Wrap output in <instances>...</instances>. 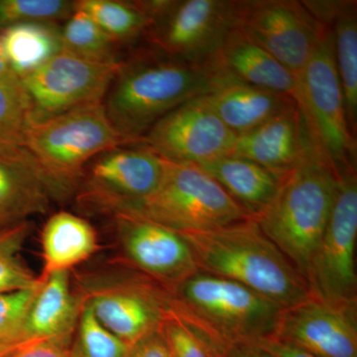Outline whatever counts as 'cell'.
Returning <instances> with one entry per match:
<instances>
[{
    "label": "cell",
    "instance_id": "6da1fadb",
    "mask_svg": "<svg viewBox=\"0 0 357 357\" xmlns=\"http://www.w3.org/2000/svg\"><path fill=\"white\" fill-rule=\"evenodd\" d=\"M227 76L211 66L161 56L121 63L103 102L112 126L128 144L139 143L164 115L208 95Z\"/></svg>",
    "mask_w": 357,
    "mask_h": 357
},
{
    "label": "cell",
    "instance_id": "7a4b0ae2",
    "mask_svg": "<svg viewBox=\"0 0 357 357\" xmlns=\"http://www.w3.org/2000/svg\"><path fill=\"white\" fill-rule=\"evenodd\" d=\"M180 234L199 272L241 284L282 309L310 297L306 279L252 218Z\"/></svg>",
    "mask_w": 357,
    "mask_h": 357
},
{
    "label": "cell",
    "instance_id": "3957f363",
    "mask_svg": "<svg viewBox=\"0 0 357 357\" xmlns=\"http://www.w3.org/2000/svg\"><path fill=\"white\" fill-rule=\"evenodd\" d=\"M340 185V174L321 152H316L282 177L271 203L252 218L305 279Z\"/></svg>",
    "mask_w": 357,
    "mask_h": 357
},
{
    "label": "cell",
    "instance_id": "277c9868",
    "mask_svg": "<svg viewBox=\"0 0 357 357\" xmlns=\"http://www.w3.org/2000/svg\"><path fill=\"white\" fill-rule=\"evenodd\" d=\"M126 144L107 117L103 103L31 121L24 141L54 199H66L79 189L89 161Z\"/></svg>",
    "mask_w": 357,
    "mask_h": 357
},
{
    "label": "cell",
    "instance_id": "5b68a950",
    "mask_svg": "<svg viewBox=\"0 0 357 357\" xmlns=\"http://www.w3.org/2000/svg\"><path fill=\"white\" fill-rule=\"evenodd\" d=\"M172 307L227 354L232 345L271 337L282 307L229 279L199 272L173 291Z\"/></svg>",
    "mask_w": 357,
    "mask_h": 357
},
{
    "label": "cell",
    "instance_id": "8992f818",
    "mask_svg": "<svg viewBox=\"0 0 357 357\" xmlns=\"http://www.w3.org/2000/svg\"><path fill=\"white\" fill-rule=\"evenodd\" d=\"M121 213L146 218L178 234L206 231L251 218L198 166L168 161L157 189L116 213Z\"/></svg>",
    "mask_w": 357,
    "mask_h": 357
},
{
    "label": "cell",
    "instance_id": "52a82bcc",
    "mask_svg": "<svg viewBox=\"0 0 357 357\" xmlns=\"http://www.w3.org/2000/svg\"><path fill=\"white\" fill-rule=\"evenodd\" d=\"M297 86L298 107L321 153L338 174L356 170V139L347 121L328 26L321 32Z\"/></svg>",
    "mask_w": 357,
    "mask_h": 357
},
{
    "label": "cell",
    "instance_id": "ba28073f",
    "mask_svg": "<svg viewBox=\"0 0 357 357\" xmlns=\"http://www.w3.org/2000/svg\"><path fill=\"white\" fill-rule=\"evenodd\" d=\"M153 23L147 35L167 57L208 66L238 28L241 0H143Z\"/></svg>",
    "mask_w": 357,
    "mask_h": 357
},
{
    "label": "cell",
    "instance_id": "9c48e42d",
    "mask_svg": "<svg viewBox=\"0 0 357 357\" xmlns=\"http://www.w3.org/2000/svg\"><path fill=\"white\" fill-rule=\"evenodd\" d=\"M115 276L81 284L82 301L100 324L128 347L160 330L173 303V292L126 264Z\"/></svg>",
    "mask_w": 357,
    "mask_h": 357
},
{
    "label": "cell",
    "instance_id": "30bf717a",
    "mask_svg": "<svg viewBox=\"0 0 357 357\" xmlns=\"http://www.w3.org/2000/svg\"><path fill=\"white\" fill-rule=\"evenodd\" d=\"M356 170L340 174L332 215L307 266L310 296L332 304L357 306Z\"/></svg>",
    "mask_w": 357,
    "mask_h": 357
},
{
    "label": "cell",
    "instance_id": "8fae6325",
    "mask_svg": "<svg viewBox=\"0 0 357 357\" xmlns=\"http://www.w3.org/2000/svg\"><path fill=\"white\" fill-rule=\"evenodd\" d=\"M165 160L141 144H126L96 156L79 185V204L89 211L115 215L157 189Z\"/></svg>",
    "mask_w": 357,
    "mask_h": 357
},
{
    "label": "cell",
    "instance_id": "7c38bea8",
    "mask_svg": "<svg viewBox=\"0 0 357 357\" xmlns=\"http://www.w3.org/2000/svg\"><path fill=\"white\" fill-rule=\"evenodd\" d=\"M121 65L88 60L63 49L20 79L31 103V121L103 103Z\"/></svg>",
    "mask_w": 357,
    "mask_h": 357
},
{
    "label": "cell",
    "instance_id": "4fadbf2b",
    "mask_svg": "<svg viewBox=\"0 0 357 357\" xmlns=\"http://www.w3.org/2000/svg\"><path fill=\"white\" fill-rule=\"evenodd\" d=\"M325 27L303 1L241 0L239 29L273 56L296 83Z\"/></svg>",
    "mask_w": 357,
    "mask_h": 357
},
{
    "label": "cell",
    "instance_id": "5bb4252c",
    "mask_svg": "<svg viewBox=\"0 0 357 357\" xmlns=\"http://www.w3.org/2000/svg\"><path fill=\"white\" fill-rule=\"evenodd\" d=\"M236 139L201 96L164 115L139 143L171 163L202 165L231 154Z\"/></svg>",
    "mask_w": 357,
    "mask_h": 357
},
{
    "label": "cell",
    "instance_id": "9a60e30c",
    "mask_svg": "<svg viewBox=\"0 0 357 357\" xmlns=\"http://www.w3.org/2000/svg\"><path fill=\"white\" fill-rule=\"evenodd\" d=\"M114 218L129 266L172 292L199 273L191 249L178 232L130 213H115Z\"/></svg>",
    "mask_w": 357,
    "mask_h": 357
},
{
    "label": "cell",
    "instance_id": "2e32d148",
    "mask_svg": "<svg viewBox=\"0 0 357 357\" xmlns=\"http://www.w3.org/2000/svg\"><path fill=\"white\" fill-rule=\"evenodd\" d=\"M318 357H357V306L310 296L282 310L271 335Z\"/></svg>",
    "mask_w": 357,
    "mask_h": 357
},
{
    "label": "cell",
    "instance_id": "e0dca14e",
    "mask_svg": "<svg viewBox=\"0 0 357 357\" xmlns=\"http://www.w3.org/2000/svg\"><path fill=\"white\" fill-rule=\"evenodd\" d=\"M316 152L321 150L297 107L236 136L230 155L250 160L283 177Z\"/></svg>",
    "mask_w": 357,
    "mask_h": 357
},
{
    "label": "cell",
    "instance_id": "ac0fdd59",
    "mask_svg": "<svg viewBox=\"0 0 357 357\" xmlns=\"http://www.w3.org/2000/svg\"><path fill=\"white\" fill-rule=\"evenodd\" d=\"M50 188L27 149L0 146V229L46 213Z\"/></svg>",
    "mask_w": 357,
    "mask_h": 357
},
{
    "label": "cell",
    "instance_id": "d6986e66",
    "mask_svg": "<svg viewBox=\"0 0 357 357\" xmlns=\"http://www.w3.org/2000/svg\"><path fill=\"white\" fill-rule=\"evenodd\" d=\"M204 100L236 136L298 107L289 96L227 77Z\"/></svg>",
    "mask_w": 357,
    "mask_h": 357
},
{
    "label": "cell",
    "instance_id": "ffe728a7",
    "mask_svg": "<svg viewBox=\"0 0 357 357\" xmlns=\"http://www.w3.org/2000/svg\"><path fill=\"white\" fill-rule=\"evenodd\" d=\"M208 66L236 81L283 93L297 102V83L291 73L239 28L230 33Z\"/></svg>",
    "mask_w": 357,
    "mask_h": 357
},
{
    "label": "cell",
    "instance_id": "44dd1931",
    "mask_svg": "<svg viewBox=\"0 0 357 357\" xmlns=\"http://www.w3.org/2000/svg\"><path fill=\"white\" fill-rule=\"evenodd\" d=\"M41 281L24 326V340H49L70 345L83 309L70 286V271L56 272Z\"/></svg>",
    "mask_w": 357,
    "mask_h": 357
},
{
    "label": "cell",
    "instance_id": "7402d4cb",
    "mask_svg": "<svg viewBox=\"0 0 357 357\" xmlns=\"http://www.w3.org/2000/svg\"><path fill=\"white\" fill-rule=\"evenodd\" d=\"M319 22L331 28L333 54L344 93L347 121L356 136L357 126L356 1H303Z\"/></svg>",
    "mask_w": 357,
    "mask_h": 357
},
{
    "label": "cell",
    "instance_id": "603a6c76",
    "mask_svg": "<svg viewBox=\"0 0 357 357\" xmlns=\"http://www.w3.org/2000/svg\"><path fill=\"white\" fill-rule=\"evenodd\" d=\"M197 166L211 176L251 218L271 203L282 178L259 164L232 155Z\"/></svg>",
    "mask_w": 357,
    "mask_h": 357
},
{
    "label": "cell",
    "instance_id": "cb8c5ba5",
    "mask_svg": "<svg viewBox=\"0 0 357 357\" xmlns=\"http://www.w3.org/2000/svg\"><path fill=\"white\" fill-rule=\"evenodd\" d=\"M44 269L40 280L89 259L98 250V241L93 225L74 213H55L44 225L41 236Z\"/></svg>",
    "mask_w": 357,
    "mask_h": 357
},
{
    "label": "cell",
    "instance_id": "d4e9b609",
    "mask_svg": "<svg viewBox=\"0 0 357 357\" xmlns=\"http://www.w3.org/2000/svg\"><path fill=\"white\" fill-rule=\"evenodd\" d=\"M9 67L18 79L28 76L63 50L57 23L31 22L0 31Z\"/></svg>",
    "mask_w": 357,
    "mask_h": 357
},
{
    "label": "cell",
    "instance_id": "484cf974",
    "mask_svg": "<svg viewBox=\"0 0 357 357\" xmlns=\"http://www.w3.org/2000/svg\"><path fill=\"white\" fill-rule=\"evenodd\" d=\"M74 6L95 21L115 43L132 41L147 34L153 23L142 0H77Z\"/></svg>",
    "mask_w": 357,
    "mask_h": 357
},
{
    "label": "cell",
    "instance_id": "4316f807",
    "mask_svg": "<svg viewBox=\"0 0 357 357\" xmlns=\"http://www.w3.org/2000/svg\"><path fill=\"white\" fill-rule=\"evenodd\" d=\"M63 49L100 63L119 62L115 57L114 40L83 11L76 10L61 28Z\"/></svg>",
    "mask_w": 357,
    "mask_h": 357
},
{
    "label": "cell",
    "instance_id": "83f0119b",
    "mask_svg": "<svg viewBox=\"0 0 357 357\" xmlns=\"http://www.w3.org/2000/svg\"><path fill=\"white\" fill-rule=\"evenodd\" d=\"M30 229L29 222L0 229V294L35 288L41 284L20 256Z\"/></svg>",
    "mask_w": 357,
    "mask_h": 357
},
{
    "label": "cell",
    "instance_id": "f1b7e54d",
    "mask_svg": "<svg viewBox=\"0 0 357 357\" xmlns=\"http://www.w3.org/2000/svg\"><path fill=\"white\" fill-rule=\"evenodd\" d=\"M159 331L171 357H225V351L208 333L173 307Z\"/></svg>",
    "mask_w": 357,
    "mask_h": 357
},
{
    "label": "cell",
    "instance_id": "f546056e",
    "mask_svg": "<svg viewBox=\"0 0 357 357\" xmlns=\"http://www.w3.org/2000/svg\"><path fill=\"white\" fill-rule=\"evenodd\" d=\"M31 103L18 79L0 77V146L24 147Z\"/></svg>",
    "mask_w": 357,
    "mask_h": 357
},
{
    "label": "cell",
    "instance_id": "4dcf8cb0",
    "mask_svg": "<svg viewBox=\"0 0 357 357\" xmlns=\"http://www.w3.org/2000/svg\"><path fill=\"white\" fill-rule=\"evenodd\" d=\"M70 357H126L129 347L109 332L83 303Z\"/></svg>",
    "mask_w": 357,
    "mask_h": 357
},
{
    "label": "cell",
    "instance_id": "1f68e13d",
    "mask_svg": "<svg viewBox=\"0 0 357 357\" xmlns=\"http://www.w3.org/2000/svg\"><path fill=\"white\" fill-rule=\"evenodd\" d=\"M74 9V1L68 0H0V31L24 23L67 20Z\"/></svg>",
    "mask_w": 357,
    "mask_h": 357
},
{
    "label": "cell",
    "instance_id": "d6a6232c",
    "mask_svg": "<svg viewBox=\"0 0 357 357\" xmlns=\"http://www.w3.org/2000/svg\"><path fill=\"white\" fill-rule=\"evenodd\" d=\"M40 285L0 294V347H13L25 342L26 318Z\"/></svg>",
    "mask_w": 357,
    "mask_h": 357
},
{
    "label": "cell",
    "instance_id": "836d02e7",
    "mask_svg": "<svg viewBox=\"0 0 357 357\" xmlns=\"http://www.w3.org/2000/svg\"><path fill=\"white\" fill-rule=\"evenodd\" d=\"M70 345L49 340H30L13 345L0 357H70Z\"/></svg>",
    "mask_w": 357,
    "mask_h": 357
},
{
    "label": "cell",
    "instance_id": "e575fe53",
    "mask_svg": "<svg viewBox=\"0 0 357 357\" xmlns=\"http://www.w3.org/2000/svg\"><path fill=\"white\" fill-rule=\"evenodd\" d=\"M126 357H171V354L161 333L157 331L131 345Z\"/></svg>",
    "mask_w": 357,
    "mask_h": 357
},
{
    "label": "cell",
    "instance_id": "d590c367",
    "mask_svg": "<svg viewBox=\"0 0 357 357\" xmlns=\"http://www.w3.org/2000/svg\"><path fill=\"white\" fill-rule=\"evenodd\" d=\"M255 344L261 347L273 357H318L297 347L284 344L273 337H267L257 340Z\"/></svg>",
    "mask_w": 357,
    "mask_h": 357
},
{
    "label": "cell",
    "instance_id": "8d00e7d4",
    "mask_svg": "<svg viewBox=\"0 0 357 357\" xmlns=\"http://www.w3.org/2000/svg\"><path fill=\"white\" fill-rule=\"evenodd\" d=\"M225 357H273L255 342L232 345L227 349Z\"/></svg>",
    "mask_w": 357,
    "mask_h": 357
},
{
    "label": "cell",
    "instance_id": "74e56055",
    "mask_svg": "<svg viewBox=\"0 0 357 357\" xmlns=\"http://www.w3.org/2000/svg\"><path fill=\"white\" fill-rule=\"evenodd\" d=\"M0 77H4V79H18L13 74L10 67H9L8 62H7L3 46H2L1 38H0Z\"/></svg>",
    "mask_w": 357,
    "mask_h": 357
},
{
    "label": "cell",
    "instance_id": "f35d334b",
    "mask_svg": "<svg viewBox=\"0 0 357 357\" xmlns=\"http://www.w3.org/2000/svg\"><path fill=\"white\" fill-rule=\"evenodd\" d=\"M11 347H0V356L2 354H4L7 351V349H10Z\"/></svg>",
    "mask_w": 357,
    "mask_h": 357
}]
</instances>
